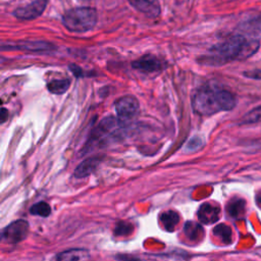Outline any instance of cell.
<instances>
[{"label": "cell", "instance_id": "6da1fadb", "mask_svg": "<svg viewBox=\"0 0 261 261\" xmlns=\"http://www.w3.org/2000/svg\"><path fill=\"white\" fill-rule=\"evenodd\" d=\"M259 47L258 40L234 35L211 47L199 62L209 66H220L233 60H245L254 55Z\"/></svg>", "mask_w": 261, "mask_h": 261}, {"label": "cell", "instance_id": "7a4b0ae2", "mask_svg": "<svg viewBox=\"0 0 261 261\" xmlns=\"http://www.w3.org/2000/svg\"><path fill=\"white\" fill-rule=\"evenodd\" d=\"M236 105L237 99L234 95L221 88H201L196 91L192 98L193 110L201 116H210L220 111H229Z\"/></svg>", "mask_w": 261, "mask_h": 261}, {"label": "cell", "instance_id": "3957f363", "mask_svg": "<svg viewBox=\"0 0 261 261\" xmlns=\"http://www.w3.org/2000/svg\"><path fill=\"white\" fill-rule=\"evenodd\" d=\"M97 19L95 8L83 6L67 10L62 16V23L72 33H86L96 25Z\"/></svg>", "mask_w": 261, "mask_h": 261}, {"label": "cell", "instance_id": "277c9868", "mask_svg": "<svg viewBox=\"0 0 261 261\" xmlns=\"http://www.w3.org/2000/svg\"><path fill=\"white\" fill-rule=\"evenodd\" d=\"M30 225L27 220H14L5 226L1 232V238L8 244H18L23 241L29 233Z\"/></svg>", "mask_w": 261, "mask_h": 261}, {"label": "cell", "instance_id": "5b68a950", "mask_svg": "<svg viewBox=\"0 0 261 261\" xmlns=\"http://www.w3.org/2000/svg\"><path fill=\"white\" fill-rule=\"evenodd\" d=\"M49 0H34L25 6L14 9L13 15L18 19L31 20L40 16L47 7Z\"/></svg>", "mask_w": 261, "mask_h": 261}, {"label": "cell", "instance_id": "8992f818", "mask_svg": "<svg viewBox=\"0 0 261 261\" xmlns=\"http://www.w3.org/2000/svg\"><path fill=\"white\" fill-rule=\"evenodd\" d=\"M114 107L121 119H129L138 113L139 102L134 96L126 95L118 98L114 103Z\"/></svg>", "mask_w": 261, "mask_h": 261}, {"label": "cell", "instance_id": "52a82bcc", "mask_svg": "<svg viewBox=\"0 0 261 261\" xmlns=\"http://www.w3.org/2000/svg\"><path fill=\"white\" fill-rule=\"evenodd\" d=\"M129 4L150 18H155L160 14L161 7L158 0H128Z\"/></svg>", "mask_w": 261, "mask_h": 261}, {"label": "cell", "instance_id": "ba28073f", "mask_svg": "<svg viewBox=\"0 0 261 261\" xmlns=\"http://www.w3.org/2000/svg\"><path fill=\"white\" fill-rule=\"evenodd\" d=\"M133 67L144 72H155L162 69V62L151 54H146L132 63Z\"/></svg>", "mask_w": 261, "mask_h": 261}, {"label": "cell", "instance_id": "9c48e42d", "mask_svg": "<svg viewBox=\"0 0 261 261\" xmlns=\"http://www.w3.org/2000/svg\"><path fill=\"white\" fill-rule=\"evenodd\" d=\"M198 219L205 224L216 222L220 216V208L211 203H203L197 212Z\"/></svg>", "mask_w": 261, "mask_h": 261}, {"label": "cell", "instance_id": "30bf717a", "mask_svg": "<svg viewBox=\"0 0 261 261\" xmlns=\"http://www.w3.org/2000/svg\"><path fill=\"white\" fill-rule=\"evenodd\" d=\"M101 161H102V157H100V156H92V157L85 159L76 166V168L73 172L74 177L84 178V177L89 176L97 169V167L99 166Z\"/></svg>", "mask_w": 261, "mask_h": 261}, {"label": "cell", "instance_id": "8fae6325", "mask_svg": "<svg viewBox=\"0 0 261 261\" xmlns=\"http://www.w3.org/2000/svg\"><path fill=\"white\" fill-rule=\"evenodd\" d=\"M90 252L84 248L68 249L58 253L53 261H89Z\"/></svg>", "mask_w": 261, "mask_h": 261}, {"label": "cell", "instance_id": "7c38bea8", "mask_svg": "<svg viewBox=\"0 0 261 261\" xmlns=\"http://www.w3.org/2000/svg\"><path fill=\"white\" fill-rule=\"evenodd\" d=\"M184 232L186 237L193 242H200L204 237L203 227L199 223L191 220L185 223Z\"/></svg>", "mask_w": 261, "mask_h": 261}, {"label": "cell", "instance_id": "4fadbf2b", "mask_svg": "<svg viewBox=\"0 0 261 261\" xmlns=\"http://www.w3.org/2000/svg\"><path fill=\"white\" fill-rule=\"evenodd\" d=\"M160 222L165 230L173 231L179 222V215L172 210L165 211L160 215Z\"/></svg>", "mask_w": 261, "mask_h": 261}, {"label": "cell", "instance_id": "5bb4252c", "mask_svg": "<svg viewBox=\"0 0 261 261\" xmlns=\"http://www.w3.org/2000/svg\"><path fill=\"white\" fill-rule=\"evenodd\" d=\"M14 48L17 49H21V50H28V51H33V52H46V51H50V49L52 48V45L49 43H45V42H22V44L20 45H15Z\"/></svg>", "mask_w": 261, "mask_h": 261}, {"label": "cell", "instance_id": "9a60e30c", "mask_svg": "<svg viewBox=\"0 0 261 261\" xmlns=\"http://www.w3.org/2000/svg\"><path fill=\"white\" fill-rule=\"evenodd\" d=\"M227 213L233 218L240 217L245 212V201L240 198L231 199L226 206Z\"/></svg>", "mask_w": 261, "mask_h": 261}, {"label": "cell", "instance_id": "2e32d148", "mask_svg": "<svg viewBox=\"0 0 261 261\" xmlns=\"http://www.w3.org/2000/svg\"><path fill=\"white\" fill-rule=\"evenodd\" d=\"M213 233L218 237L221 242L225 245H228L232 242V231H231V228L224 224V223H220L218 225H216L214 228H213Z\"/></svg>", "mask_w": 261, "mask_h": 261}, {"label": "cell", "instance_id": "e0dca14e", "mask_svg": "<svg viewBox=\"0 0 261 261\" xmlns=\"http://www.w3.org/2000/svg\"><path fill=\"white\" fill-rule=\"evenodd\" d=\"M70 86V81L68 79L53 80L47 84L48 90L53 94H63L65 93Z\"/></svg>", "mask_w": 261, "mask_h": 261}, {"label": "cell", "instance_id": "ac0fdd59", "mask_svg": "<svg viewBox=\"0 0 261 261\" xmlns=\"http://www.w3.org/2000/svg\"><path fill=\"white\" fill-rule=\"evenodd\" d=\"M261 121V105L253 108L245 114L241 120V124H253Z\"/></svg>", "mask_w": 261, "mask_h": 261}, {"label": "cell", "instance_id": "d6986e66", "mask_svg": "<svg viewBox=\"0 0 261 261\" xmlns=\"http://www.w3.org/2000/svg\"><path fill=\"white\" fill-rule=\"evenodd\" d=\"M30 212L33 215L47 217L51 214V207L46 202H38L30 208Z\"/></svg>", "mask_w": 261, "mask_h": 261}, {"label": "cell", "instance_id": "ffe728a7", "mask_svg": "<svg viewBox=\"0 0 261 261\" xmlns=\"http://www.w3.org/2000/svg\"><path fill=\"white\" fill-rule=\"evenodd\" d=\"M242 30L248 34H253V35L260 34L261 33V16L245 22L244 29H242Z\"/></svg>", "mask_w": 261, "mask_h": 261}, {"label": "cell", "instance_id": "44dd1931", "mask_svg": "<svg viewBox=\"0 0 261 261\" xmlns=\"http://www.w3.org/2000/svg\"><path fill=\"white\" fill-rule=\"evenodd\" d=\"M134 229V226L130 222L128 221H124V220H120L115 224L114 227V234L115 236H128Z\"/></svg>", "mask_w": 261, "mask_h": 261}, {"label": "cell", "instance_id": "7402d4cb", "mask_svg": "<svg viewBox=\"0 0 261 261\" xmlns=\"http://www.w3.org/2000/svg\"><path fill=\"white\" fill-rule=\"evenodd\" d=\"M202 144H203V141H202V139L201 138H199V137H194L189 143H188V149H190V150H196V149H198L199 147H201L202 146Z\"/></svg>", "mask_w": 261, "mask_h": 261}, {"label": "cell", "instance_id": "603a6c76", "mask_svg": "<svg viewBox=\"0 0 261 261\" xmlns=\"http://www.w3.org/2000/svg\"><path fill=\"white\" fill-rule=\"evenodd\" d=\"M115 259L117 261H141V259H139L138 257L134 256V255H130V254H123V253H120V254H117L115 256Z\"/></svg>", "mask_w": 261, "mask_h": 261}, {"label": "cell", "instance_id": "cb8c5ba5", "mask_svg": "<svg viewBox=\"0 0 261 261\" xmlns=\"http://www.w3.org/2000/svg\"><path fill=\"white\" fill-rule=\"evenodd\" d=\"M244 75L250 77V79H255V80H260L261 79V70L260 69H253L247 72H244Z\"/></svg>", "mask_w": 261, "mask_h": 261}, {"label": "cell", "instance_id": "d4e9b609", "mask_svg": "<svg viewBox=\"0 0 261 261\" xmlns=\"http://www.w3.org/2000/svg\"><path fill=\"white\" fill-rule=\"evenodd\" d=\"M256 202H257V204L261 207V192L258 193V195H257V197H256Z\"/></svg>", "mask_w": 261, "mask_h": 261}, {"label": "cell", "instance_id": "484cf974", "mask_svg": "<svg viewBox=\"0 0 261 261\" xmlns=\"http://www.w3.org/2000/svg\"><path fill=\"white\" fill-rule=\"evenodd\" d=\"M79 2H84V3H86V2H91V1H94V0H77Z\"/></svg>", "mask_w": 261, "mask_h": 261}]
</instances>
